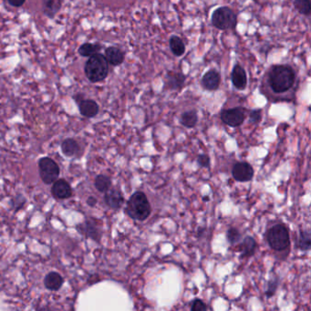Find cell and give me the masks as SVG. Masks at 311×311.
Listing matches in <instances>:
<instances>
[{"instance_id": "obj_9", "label": "cell", "mask_w": 311, "mask_h": 311, "mask_svg": "<svg viewBox=\"0 0 311 311\" xmlns=\"http://www.w3.org/2000/svg\"><path fill=\"white\" fill-rule=\"evenodd\" d=\"M51 193L59 200H64L72 196V189L70 185L65 179H57L53 183Z\"/></svg>"}, {"instance_id": "obj_23", "label": "cell", "mask_w": 311, "mask_h": 311, "mask_svg": "<svg viewBox=\"0 0 311 311\" xmlns=\"http://www.w3.org/2000/svg\"><path fill=\"white\" fill-rule=\"evenodd\" d=\"M102 50V46L100 44H92V43H84L79 48V54L82 57H90L99 53Z\"/></svg>"}, {"instance_id": "obj_3", "label": "cell", "mask_w": 311, "mask_h": 311, "mask_svg": "<svg viewBox=\"0 0 311 311\" xmlns=\"http://www.w3.org/2000/svg\"><path fill=\"white\" fill-rule=\"evenodd\" d=\"M126 213L134 220L147 219L151 214V205L144 192H135L130 196L126 205Z\"/></svg>"}, {"instance_id": "obj_11", "label": "cell", "mask_w": 311, "mask_h": 311, "mask_svg": "<svg viewBox=\"0 0 311 311\" xmlns=\"http://www.w3.org/2000/svg\"><path fill=\"white\" fill-rule=\"evenodd\" d=\"M231 79L234 87L239 90L243 91L247 88L248 85V75L245 70V68L240 64H236L232 69L231 73Z\"/></svg>"}, {"instance_id": "obj_19", "label": "cell", "mask_w": 311, "mask_h": 311, "mask_svg": "<svg viewBox=\"0 0 311 311\" xmlns=\"http://www.w3.org/2000/svg\"><path fill=\"white\" fill-rule=\"evenodd\" d=\"M62 151L63 154L68 157H74L78 155L80 151V147L78 141L74 139H66L62 143Z\"/></svg>"}, {"instance_id": "obj_6", "label": "cell", "mask_w": 311, "mask_h": 311, "mask_svg": "<svg viewBox=\"0 0 311 311\" xmlns=\"http://www.w3.org/2000/svg\"><path fill=\"white\" fill-rule=\"evenodd\" d=\"M39 171L41 180L46 185H51L60 176V167L54 160L50 157H42L39 160Z\"/></svg>"}, {"instance_id": "obj_27", "label": "cell", "mask_w": 311, "mask_h": 311, "mask_svg": "<svg viewBox=\"0 0 311 311\" xmlns=\"http://www.w3.org/2000/svg\"><path fill=\"white\" fill-rule=\"evenodd\" d=\"M226 238H227V240L229 243L234 245V244L238 243V241L240 240L241 234L239 233L237 228H233L232 227V228L228 229L227 234H226Z\"/></svg>"}, {"instance_id": "obj_18", "label": "cell", "mask_w": 311, "mask_h": 311, "mask_svg": "<svg viewBox=\"0 0 311 311\" xmlns=\"http://www.w3.org/2000/svg\"><path fill=\"white\" fill-rule=\"evenodd\" d=\"M61 7L62 0H42V9L47 17H55Z\"/></svg>"}, {"instance_id": "obj_21", "label": "cell", "mask_w": 311, "mask_h": 311, "mask_svg": "<svg viewBox=\"0 0 311 311\" xmlns=\"http://www.w3.org/2000/svg\"><path fill=\"white\" fill-rule=\"evenodd\" d=\"M198 122L197 113L195 110L187 111L183 113L180 118V123L187 128H193Z\"/></svg>"}, {"instance_id": "obj_14", "label": "cell", "mask_w": 311, "mask_h": 311, "mask_svg": "<svg viewBox=\"0 0 311 311\" xmlns=\"http://www.w3.org/2000/svg\"><path fill=\"white\" fill-rule=\"evenodd\" d=\"M187 76L182 72H168L165 78V87L173 91H179L186 83Z\"/></svg>"}, {"instance_id": "obj_16", "label": "cell", "mask_w": 311, "mask_h": 311, "mask_svg": "<svg viewBox=\"0 0 311 311\" xmlns=\"http://www.w3.org/2000/svg\"><path fill=\"white\" fill-rule=\"evenodd\" d=\"M105 58L108 63L113 66H119L124 62L125 53L117 47H109L105 50Z\"/></svg>"}, {"instance_id": "obj_26", "label": "cell", "mask_w": 311, "mask_h": 311, "mask_svg": "<svg viewBox=\"0 0 311 311\" xmlns=\"http://www.w3.org/2000/svg\"><path fill=\"white\" fill-rule=\"evenodd\" d=\"M294 6L301 15L306 17L311 16V0H294Z\"/></svg>"}, {"instance_id": "obj_29", "label": "cell", "mask_w": 311, "mask_h": 311, "mask_svg": "<svg viewBox=\"0 0 311 311\" xmlns=\"http://www.w3.org/2000/svg\"><path fill=\"white\" fill-rule=\"evenodd\" d=\"M207 310V307L204 304V301L201 300H194L191 305L192 311H204Z\"/></svg>"}, {"instance_id": "obj_13", "label": "cell", "mask_w": 311, "mask_h": 311, "mask_svg": "<svg viewBox=\"0 0 311 311\" xmlns=\"http://www.w3.org/2000/svg\"><path fill=\"white\" fill-rule=\"evenodd\" d=\"M105 204L112 209H120L124 202L123 193L118 189H109L104 195Z\"/></svg>"}, {"instance_id": "obj_34", "label": "cell", "mask_w": 311, "mask_h": 311, "mask_svg": "<svg viewBox=\"0 0 311 311\" xmlns=\"http://www.w3.org/2000/svg\"><path fill=\"white\" fill-rule=\"evenodd\" d=\"M208 199H209V197H204V201H207V200H208Z\"/></svg>"}, {"instance_id": "obj_8", "label": "cell", "mask_w": 311, "mask_h": 311, "mask_svg": "<svg viewBox=\"0 0 311 311\" xmlns=\"http://www.w3.org/2000/svg\"><path fill=\"white\" fill-rule=\"evenodd\" d=\"M232 175L238 182H249L254 176V170L249 163L241 162L234 165Z\"/></svg>"}, {"instance_id": "obj_33", "label": "cell", "mask_w": 311, "mask_h": 311, "mask_svg": "<svg viewBox=\"0 0 311 311\" xmlns=\"http://www.w3.org/2000/svg\"><path fill=\"white\" fill-rule=\"evenodd\" d=\"M87 204H89L90 206H95L97 204L96 198L93 197V196H91V197L88 198V200H87Z\"/></svg>"}, {"instance_id": "obj_32", "label": "cell", "mask_w": 311, "mask_h": 311, "mask_svg": "<svg viewBox=\"0 0 311 311\" xmlns=\"http://www.w3.org/2000/svg\"><path fill=\"white\" fill-rule=\"evenodd\" d=\"M7 1L14 7H20L26 2V0H7Z\"/></svg>"}, {"instance_id": "obj_31", "label": "cell", "mask_w": 311, "mask_h": 311, "mask_svg": "<svg viewBox=\"0 0 311 311\" xmlns=\"http://www.w3.org/2000/svg\"><path fill=\"white\" fill-rule=\"evenodd\" d=\"M197 163L201 167L207 168V167H209L210 158L205 154H200V155H198Z\"/></svg>"}, {"instance_id": "obj_4", "label": "cell", "mask_w": 311, "mask_h": 311, "mask_svg": "<svg viewBox=\"0 0 311 311\" xmlns=\"http://www.w3.org/2000/svg\"><path fill=\"white\" fill-rule=\"evenodd\" d=\"M212 24L220 30L234 29L238 25V16L228 6H220L212 14Z\"/></svg>"}, {"instance_id": "obj_24", "label": "cell", "mask_w": 311, "mask_h": 311, "mask_svg": "<svg viewBox=\"0 0 311 311\" xmlns=\"http://www.w3.org/2000/svg\"><path fill=\"white\" fill-rule=\"evenodd\" d=\"M297 247L301 251H309L311 247V234L310 231H301Z\"/></svg>"}, {"instance_id": "obj_20", "label": "cell", "mask_w": 311, "mask_h": 311, "mask_svg": "<svg viewBox=\"0 0 311 311\" xmlns=\"http://www.w3.org/2000/svg\"><path fill=\"white\" fill-rule=\"evenodd\" d=\"M170 50L176 57H181L186 52V45L179 36L173 35L169 40Z\"/></svg>"}, {"instance_id": "obj_15", "label": "cell", "mask_w": 311, "mask_h": 311, "mask_svg": "<svg viewBox=\"0 0 311 311\" xmlns=\"http://www.w3.org/2000/svg\"><path fill=\"white\" fill-rule=\"evenodd\" d=\"M79 113L87 118H93L99 113V105L93 100H81L78 102Z\"/></svg>"}, {"instance_id": "obj_22", "label": "cell", "mask_w": 311, "mask_h": 311, "mask_svg": "<svg viewBox=\"0 0 311 311\" xmlns=\"http://www.w3.org/2000/svg\"><path fill=\"white\" fill-rule=\"evenodd\" d=\"M256 249V242L252 237H247L241 244V257H249L254 254Z\"/></svg>"}, {"instance_id": "obj_17", "label": "cell", "mask_w": 311, "mask_h": 311, "mask_svg": "<svg viewBox=\"0 0 311 311\" xmlns=\"http://www.w3.org/2000/svg\"><path fill=\"white\" fill-rule=\"evenodd\" d=\"M64 284V279L58 272H50L44 278L46 289L51 291H58L62 289Z\"/></svg>"}, {"instance_id": "obj_10", "label": "cell", "mask_w": 311, "mask_h": 311, "mask_svg": "<svg viewBox=\"0 0 311 311\" xmlns=\"http://www.w3.org/2000/svg\"><path fill=\"white\" fill-rule=\"evenodd\" d=\"M221 83V75L216 69H209L201 79V85L207 91H216Z\"/></svg>"}, {"instance_id": "obj_30", "label": "cell", "mask_w": 311, "mask_h": 311, "mask_svg": "<svg viewBox=\"0 0 311 311\" xmlns=\"http://www.w3.org/2000/svg\"><path fill=\"white\" fill-rule=\"evenodd\" d=\"M261 113H262V111L259 110V109L252 111V112L250 113V114H249V120H250V122L253 123V124H256V123L260 122Z\"/></svg>"}, {"instance_id": "obj_12", "label": "cell", "mask_w": 311, "mask_h": 311, "mask_svg": "<svg viewBox=\"0 0 311 311\" xmlns=\"http://www.w3.org/2000/svg\"><path fill=\"white\" fill-rule=\"evenodd\" d=\"M78 229H79V233L83 234L87 238H91L95 241H99L102 237V234L96 224V221L93 219H89L83 224L79 225V226H78Z\"/></svg>"}, {"instance_id": "obj_28", "label": "cell", "mask_w": 311, "mask_h": 311, "mask_svg": "<svg viewBox=\"0 0 311 311\" xmlns=\"http://www.w3.org/2000/svg\"><path fill=\"white\" fill-rule=\"evenodd\" d=\"M278 283L279 280L277 277H274L273 279H271L269 282H268V286H267V290H266V295L267 296V298H271L273 295L275 294L276 290L277 289V286H278Z\"/></svg>"}, {"instance_id": "obj_7", "label": "cell", "mask_w": 311, "mask_h": 311, "mask_svg": "<svg viewBox=\"0 0 311 311\" xmlns=\"http://www.w3.org/2000/svg\"><path fill=\"white\" fill-rule=\"evenodd\" d=\"M221 120L230 127H238L245 121V111L243 108L240 107L224 110L221 113Z\"/></svg>"}, {"instance_id": "obj_25", "label": "cell", "mask_w": 311, "mask_h": 311, "mask_svg": "<svg viewBox=\"0 0 311 311\" xmlns=\"http://www.w3.org/2000/svg\"><path fill=\"white\" fill-rule=\"evenodd\" d=\"M94 186L99 192H106L111 188L112 181L108 176L100 175L95 178Z\"/></svg>"}, {"instance_id": "obj_5", "label": "cell", "mask_w": 311, "mask_h": 311, "mask_svg": "<svg viewBox=\"0 0 311 311\" xmlns=\"http://www.w3.org/2000/svg\"><path fill=\"white\" fill-rule=\"evenodd\" d=\"M266 238L271 249L276 251L285 250L290 245L289 230L282 224H277L271 227L267 232Z\"/></svg>"}, {"instance_id": "obj_1", "label": "cell", "mask_w": 311, "mask_h": 311, "mask_svg": "<svg viewBox=\"0 0 311 311\" xmlns=\"http://www.w3.org/2000/svg\"><path fill=\"white\" fill-rule=\"evenodd\" d=\"M296 71L287 64L272 66L267 73V85L274 93L283 94L290 91L296 83Z\"/></svg>"}, {"instance_id": "obj_2", "label": "cell", "mask_w": 311, "mask_h": 311, "mask_svg": "<svg viewBox=\"0 0 311 311\" xmlns=\"http://www.w3.org/2000/svg\"><path fill=\"white\" fill-rule=\"evenodd\" d=\"M84 71L86 77L93 83L104 80L109 74V63L105 56L97 53L90 57L85 64Z\"/></svg>"}]
</instances>
